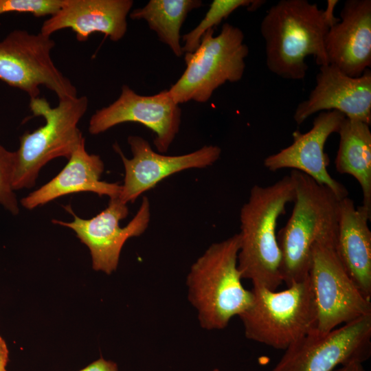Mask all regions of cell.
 Returning <instances> with one entry per match:
<instances>
[{
	"label": "cell",
	"mask_w": 371,
	"mask_h": 371,
	"mask_svg": "<svg viewBox=\"0 0 371 371\" xmlns=\"http://www.w3.org/2000/svg\"><path fill=\"white\" fill-rule=\"evenodd\" d=\"M295 198L292 213L277 233L281 252L280 274L287 286L308 277L313 245L335 247L339 199L326 186L292 170Z\"/></svg>",
	"instance_id": "7a4b0ae2"
},
{
	"label": "cell",
	"mask_w": 371,
	"mask_h": 371,
	"mask_svg": "<svg viewBox=\"0 0 371 371\" xmlns=\"http://www.w3.org/2000/svg\"><path fill=\"white\" fill-rule=\"evenodd\" d=\"M127 141L133 155L131 159L124 156L117 144L113 145L124 168V183L118 199L125 204L133 203L144 192L175 173L212 165L221 155L218 146L205 145L187 154L165 155L154 151L150 143L140 136L130 135Z\"/></svg>",
	"instance_id": "4fadbf2b"
},
{
	"label": "cell",
	"mask_w": 371,
	"mask_h": 371,
	"mask_svg": "<svg viewBox=\"0 0 371 371\" xmlns=\"http://www.w3.org/2000/svg\"><path fill=\"white\" fill-rule=\"evenodd\" d=\"M335 371H366L362 363L351 362L339 367Z\"/></svg>",
	"instance_id": "83f0119b"
},
{
	"label": "cell",
	"mask_w": 371,
	"mask_h": 371,
	"mask_svg": "<svg viewBox=\"0 0 371 371\" xmlns=\"http://www.w3.org/2000/svg\"><path fill=\"white\" fill-rule=\"evenodd\" d=\"M87 108L85 95L59 100L55 107L44 98L30 99L31 111L45 123L19 138L12 181L14 191L33 187L41 168L51 160L70 157L85 139L78 124Z\"/></svg>",
	"instance_id": "5b68a950"
},
{
	"label": "cell",
	"mask_w": 371,
	"mask_h": 371,
	"mask_svg": "<svg viewBox=\"0 0 371 371\" xmlns=\"http://www.w3.org/2000/svg\"><path fill=\"white\" fill-rule=\"evenodd\" d=\"M316 308L315 329L326 334L371 313V302L366 298L346 273L331 245H313L308 273Z\"/></svg>",
	"instance_id": "9c48e42d"
},
{
	"label": "cell",
	"mask_w": 371,
	"mask_h": 371,
	"mask_svg": "<svg viewBox=\"0 0 371 371\" xmlns=\"http://www.w3.org/2000/svg\"><path fill=\"white\" fill-rule=\"evenodd\" d=\"M51 36L14 30L0 41V80L25 92L30 99L39 97L40 87L54 92L59 100L77 96L70 80L54 65Z\"/></svg>",
	"instance_id": "ba28073f"
},
{
	"label": "cell",
	"mask_w": 371,
	"mask_h": 371,
	"mask_svg": "<svg viewBox=\"0 0 371 371\" xmlns=\"http://www.w3.org/2000/svg\"><path fill=\"white\" fill-rule=\"evenodd\" d=\"M104 165L100 157L89 154L84 139L73 152L64 168L49 182L21 200V205L33 210L67 194L90 192L100 196L117 198L122 186L101 181Z\"/></svg>",
	"instance_id": "d6986e66"
},
{
	"label": "cell",
	"mask_w": 371,
	"mask_h": 371,
	"mask_svg": "<svg viewBox=\"0 0 371 371\" xmlns=\"http://www.w3.org/2000/svg\"><path fill=\"white\" fill-rule=\"evenodd\" d=\"M346 116L337 111H322L314 118L306 133L295 131L293 143L267 156L263 164L270 171L291 168L301 172L328 188L339 199L348 196L347 189L327 170L329 159L324 151L328 138L338 133Z\"/></svg>",
	"instance_id": "5bb4252c"
},
{
	"label": "cell",
	"mask_w": 371,
	"mask_h": 371,
	"mask_svg": "<svg viewBox=\"0 0 371 371\" xmlns=\"http://www.w3.org/2000/svg\"><path fill=\"white\" fill-rule=\"evenodd\" d=\"M212 371H223V370H221L218 368H214Z\"/></svg>",
	"instance_id": "f1b7e54d"
},
{
	"label": "cell",
	"mask_w": 371,
	"mask_h": 371,
	"mask_svg": "<svg viewBox=\"0 0 371 371\" xmlns=\"http://www.w3.org/2000/svg\"><path fill=\"white\" fill-rule=\"evenodd\" d=\"M371 356V313L338 328L315 333L289 346L271 371H335Z\"/></svg>",
	"instance_id": "30bf717a"
},
{
	"label": "cell",
	"mask_w": 371,
	"mask_h": 371,
	"mask_svg": "<svg viewBox=\"0 0 371 371\" xmlns=\"http://www.w3.org/2000/svg\"><path fill=\"white\" fill-rule=\"evenodd\" d=\"M316 84L308 98L299 103L293 119L302 124L313 114L337 111L346 117L371 124V71L366 69L357 78L350 77L337 67L319 66Z\"/></svg>",
	"instance_id": "9a60e30c"
},
{
	"label": "cell",
	"mask_w": 371,
	"mask_h": 371,
	"mask_svg": "<svg viewBox=\"0 0 371 371\" xmlns=\"http://www.w3.org/2000/svg\"><path fill=\"white\" fill-rule=\"evenodd\" d=\"M65 0H0V15L8 12L32 14L34 16H53Z\"/></svg>",
	"instance_id": "cb8c5ba5"
},
{
	"label": "cell",
	"mask_w": 371,
	"mask_h": 371,
	"mask_svg": "<svg viewBox=\"0 0 371 371\" xmlns=\"http://www.w3.org/2000/svg\"><path fill=\"white\" fill-rule=\"evenodd\" d=\"M203 5L201 0H150L144 7L130 12L133 20H144L159 40L173 54H183L180 31L188 13Z\"/></svg>",
	"instance_id": "44dd1931"
},
{
	"label": "cell",
	"mask_w": 371,
	"mask_h": 371,
	"mask_svg": "<svg viewBox=\"0 0 371 371\" xmlns=\"http://www.w3.org/2000/svg\"><path fill=\"white\" fill-rule=\"evenodd\" d=\"M263 0H214L204 18L190 32L182 36L183 54L192 53L199 47L203 35L210 29L220 24L234 11L239 8H246L255 11L265 3Z\"/></svg>",
	"instance_id": "7402d4cb"
},
{
	"label": "cell",
	"mask_w": 371,
	"mask_h": 371,
	"mask_svg": "<svg viewBox=\"0 0 371 371\" xmlns=\"http://www.w3.org/2000/svg\"><path fill=\"white\" fill-rule=\"evenodd\" d=\"M181 121V109L168 90L142 95L124 85L115 101L93 114L88 130L91 135H98L117 124L137 122L154 133L155 148L159 153H165L179 133Z\"/></svg>",
	"instance_id": "7c38bea8"
},
{
	"label": "cell",
	"mask_w": 371,
	"mask_h": 371,
	"mask_svg": "<svg viewBox=\"0 0 371 371\" xmlns=\"http://www.w3.org/2000/svg\"><path fill=\"white\" fill-rule=\"evenodd\" d=\"M294 198V182L289 175L267 186H254L240 209L238 268L242 278L251 280L253 286L276 291L283 282L276 229Z\"/></svg>",
	"instance_id": "6da1fadb"
},
{
	"label": "cell",
	"mask_w": 371,
	"mask_h": 371,
	"mask_svg": "<svg viewBox=\"0 0 371 371\" xmlns=\"http://www.w3.org/2000/svg\"><path fill=\"white\" fill-rule=\"evenodd\" d=\"M337 3V0H328L326 9L322 10L324 19L329 28L339 21V18H337L334 15L335 9Z\"/></svg>",
	"instance_id": "484cf974"
},
{
	"label": "cell",
	"mask_w": 371,
	"mask_h": 371,
	"mask_svg": "<svg viewBox=\"0 0 371 371\" xmlns=\"http://www.w3.org/2000/svg\"><path fill=\"white\" fill-rule=\"evenodd\" d=\"M238 234L212 243L190 267L188 298L201 328L222 330L252 304L253 293L242 284L238 268Z\"/></svg>",
	"instance_id": "277c9868"
},
{
	"label": "cell",
	"mask_w": 371,
	"mask_h": 371,
	"mask_svg": "<svg viewBox=\"0 0 371 371\" xmlns=\"http://www.w3.org/2000/svg\"><path fill=\"white\" fill-rule=\"evenodd\" d=\"M15 151H10L0 144V205L13 215L19 212L18 201L12 181Z\"/></svg>",
	"instance_id": "603a6c76"
},
{
	"label": "cell",
	"mask_w": 371,
	"mask_h": 371,
	"mask_svg": "<svg viewBox=\"0 0 371 371\" xmlns=\"http://www.w3.org/2000/svg\"><path fill=\"white\" fill-rule=\"evenodd\" d=\"M328 64L357 78L371 67V1L347 0L325 38Z\"/></svg>",
	"instance_id": "2e32d148"
},
{
	"label": "cell",
	"mask_w": 371,
	"mask_h": 371,
	"mask_svg": "<svg viewBox=\"0 0 371 371\" xmlns=\"http://www.w3.org/2000/svg\"><path fill=\"white\" fill-rule=\"evenodd\" d=\"M65 209L74 220L65 222L53 219L52 223L72 229L89 248L93 269L108 275L117 269L126 241L142 235L150 220V201L146 196L142 198L136 214L124 227L120 226V222L127 217L128 208L118 197L110 199L107 207L89 219L78 216L70 205L65 206Z\"/></svg>",
	"instance_id": "8fae6325"
},
{
	"label": "cell",
	"mask_w": 371,
	"mask_h": 371,
	"mask_svg": "<svg viewBox=\"0 0 371 371\" xmlns=\"http://www.w3.org/2000/svg\"><path fill=\"white\" fill-rule=\"evenodd\" d=\"M251 291L252 304L238 316L247 339L284 350L314 330L316 308L309 277L281 291L259 286Z\"/></svg>",
	"instance_id": "8992f818"
},
{
	"label": "cell",
	"mask_w": 371,
	"mask_h": 371,
	"mask_svg": "<svg viewBox=\"0 0 371 371\" xmlns=\"http://www.w3.org/2000/svg\"><path fill=\"white\" fill-rule=\"evenodd\" d=\"M133 5L132 0H65L60 10L43 22L40 33L51 36L69 28L80 42L94 32L117 42L126 34L127 16Z\"/></svg>",
	"instance_id": "e0dca14e"
},
{
	"label": "cell",
	"mask_w": 371,
	"mask_h": 371,
	"mask_svg": "<svg viewBox=\"0 0 371 371\" xmlns=\"http://www.w3.org/2000/svg\"><path fill=\"white\" fill-rule=\"evenodd\" d=\"M329 26L322 9L307 0H280L267 12L260 24L266 65L286 80H303L305 59L313 56L319 66L328 64L325 38Z\"/></svg>",
	"instance_id": "3957f363"
},
{
	"label": "cell",
	"mask_w": 371,
	"mask_h": 371,
	"mask_svg": "<svg viewBox=\"0 0 371 371\" xmlns=\"http://www.w3.org/2000/svg\"><path fill=\"white\" fill-rule=\"evenodd\" d=\"M244 38L240 28L227 23L216 36L208 30L195 51L185 54L186 69L168 89L175 102H206L220 86L241 80L249 54Z\"/></svg>",
	"instance_id": "52a82bcc"
},
{
	"label": "cell",
	"mask_w": 371,
	"mask_h": 371,
	"mask_svg": "<svg viewBox=\"0 0 371 371\" xmlns=\"http://www.w3.org/2000/svg\"><path fill=\"white\" fill-rule=\"evenodd\" d=\"M9 351L4 339L0 335V371H7Z\"/></svg>",
	"instance_id": "4316f807"
},
{
	"label": "cell",
	"mask_w": 371,
	"mask_h": 371,
	"mask_svg": "<svg viewBox=\"0 0 371 371\" xmlns=\"http://www.w3.org/2000/svg\"><path fill=\"white\" fill-rule=\"evenodd\" d=\"M339 148L335 160L340 174L352 176L360 185L362 205L371 210V131L368 124L346 117L338 133Z\"/></svg>",
	"instance_id": "ffe728a7"
},
{
	"label": "cell",
	"mask_w": 371,
	"mask_h": 371,
	"mask_svg": "<svg viewBox=\"0 0 371 371\" xmlns=\"http://www.w3.org/2000/svg\"><path fill=\"white\" fill-rule=\"evenodd\" d=\"M79 371H118V367L114 361L100 357Z\"/></svg>",
	"instance_id": "d4e9b609"
},
{
	"label": "cell",
	"mask_w": 371,
	"mask_h": 371,
	"mask_svg": "<svg viewBox=\"0 0 371 371\" xmlns=\"http://www.w3.org/2000/svg\"><path fill=\"white\" fill-rule=\"evenodd\" d=\"M371 210L356 207L348 196L339 200L335 251L346 273L362 295L371 299Z\"/></svg>",
	"instance_id": "ac0fdd59"
}]
</instances>
